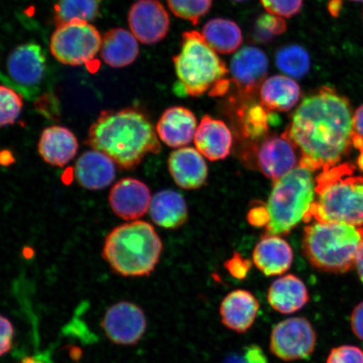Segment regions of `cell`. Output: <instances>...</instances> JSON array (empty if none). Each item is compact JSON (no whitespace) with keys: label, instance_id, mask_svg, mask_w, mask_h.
Instances as JSON below:
<instances>
[{"label":"cell","instance_id":"cell-1","mask_svg":"<svg viewBox=\"0 0 363 363\" xmlns=\"http://www.w3.org/2000/svg\"><path fill=\"white\" fill-rule=\"evenodd\" d=\"M351 102L324 86L303 99L284 133L299 154L298 165L315 172L340 164L352 147Z\"/></svg>","mask_w":363,"mask_h":363},{"label":"cell","instance_id":"cell-2","mask_svg":"<svg viewBox=\"0 0 363 363\" xmlns=\"http://www.w3.org/2000/svg\"><path fill=\"white\" fill-rule=\"evenodd\" d=\"M86 143L125 170L135 169L148 154L161 151L152 122L134 108L102 111L90 126Z\"/></svg>","mask_w":363,"mask_h":363},{"label":"cell","instance_id":"cell-3","mask_svg":"<svg viewBox=\"0 0 363 363\" xmlns=\"http://www.w3.org/2000/svg\"><path fill=\"white\" fill-rule=\"evenodd\" d=\"M350 163H340L315 178V198L303 221L363 225V177Z\"/></svg>","mask_w":363,"mask_h":363},{"label":"cell","instance_id":"cell-4","mask_svg":"<svg viewBox=\"0 0 363 363\" xmlns=\"http://www.w3.org/2000/svg\"><path fill=\"white\" fill-rule=\"evenodd\" d=\"M172 62L178 79L176 89L180 94L199 97L206 93L220 96L228 92L230 71L199 31H185L180 51Z\"/></svg>","mask_w":363,"mask_h":363},{"label":"cell","instance_id":"cell-5","mask_svg":"<svg viewBox=\"0 0 363 363\" xmlns=\"http://www.w3.org/2000/svg\"><path fill=\"white\" fill-rule=\"evenodd\" d=\"M162 252V242L154 227L136 220L116 227L107 235L102 256L116 274L138 278L155 270Z\"/></svg>","mask_w":363,"mask_h":363},{"label":"cell","instance_id":"cell-6","mask_svg":"<svg viewBox=\"0 0 363 363\" xmlns=\"http://www.w3.org/2000/svg\"><path fill=\"white\" fill-rule=\"evenodd\" d=\"M303 230V255L315 269L346 274L356 267L363 227L340 222L311 221Z\"/></svg>","mask_w":363,"mask_h":363},{"label":"cell","instance_id":"cell-7","mask_svg":"<svg viewBox=\"0 0 363 363\" xmlns=\"http://www.w3.org/2000/svg\"><path fill=\"white\" fill-rule=\"evenodd\" d=\"M312 174V171L298 165L274 182L266 206L269 215L267 234L287 235L305 220L315 198V179Z\"/></svg>","mask_w":363,"mask_h":363},{"label":"cell","instance_id":"cell-8","mask_svg":"<svg viewBox=\"0 0 363 363\" xmlns=\"http://www.w3.org/2000/svg\"><path fill=\"white\" fill-rule=\"evenodd\" d=\"M102 38L89 22L74 21L57 26L50 50L62 65L78 67L93 61L101 48Z\"/></svg>","mask_w":363,"mask_h":363},{"label":"cell","instance_id":"cell-9","mask_svg":"<svg viewBox=\"0 0 363 363\" xmlns=\"http://www.w3.org/2000/svg\"><path fill=\"white\" fill-rule=\"evenodd\" d=\"M317 335L305 317L288 318L274 325L270 335L272 355L285 362L308 359L314 352Z\"/></svg>","mask_w":363,"mask_h":363},{"label":"cell","instance_id":"cell-10","mask_svg":"<svg viewBox=\"0 0 363 363\" xmlns=\"http://www.w3.org/2000/svg\"><path fill=\"white\" fill-rule=\"evenodd\" d=\"M101 328L113 343L133 346L146 333L147 321L142 308L131 302L121 301L108 308Z\"/></svg>","mask_w":363,"mask_h":363},{"label":"cell","instance_id":"cell-11","mask_svg":"<svg viewBox=\"0 0 363 363\" xmlns=\"http://www.w3.org/2000/svg\"><path fill=\"white\" fill-rule=\"evenodd\" d=\"M269 60L264 52L255 47L240 49L231 59L230 72L240 101L250 102L265 81Z\"/></svg>","mask_w":363,"mask_h":363},{"label":"cell","instance_id":"cell-12","mask_svg":"<svg viewBox=\"0 0 363 363\" xmlns=\"http://www.w3.org/2000/svg\"><path fill=\"white\" fill-rule=\"evenodd\" d=\"M130 33L139 42L152 45L160 43L169 33L170 17L157 0H138L128 13Z\"/></svg>","mask_w":363,"mask_h":363},{"label":"cell","instance_id":"cell-13","mask_svg":"<svg viewBox=\"0 0 363 363\" xmlns=\"http://www.w3.org/2000/svg\"><path fill=\"white\" fill-rule=\"evenodd\" d=\"M298 151L284 134L267 136L257 149V164L267 179H282L298 166Z\"/></svg>","mask_w":363,"mask_h":363},{"label":"cell","instance_id":"cell-14","mask_svg":"<svg viewBox=\"0 0 363 363\" xmlns=\"http://www.w3.org/2000/svg\"><path fill=\"white\" fill-rule=\"evenodd\" d=\"M47 59L40 45L28 43L18 45L7 60V71L13 82L23 89L38 87L43 81Z\"/></svg>","mask_w":363,"mask_h":363},{"label":"cell","instance_id":"cell-15","mask_svg":"<svg viewBox=\"0 0 363 363\" xmlns=\"http://www.w3.org/2000/svg\"><path fill=\"white\" fill-rule=\"evenodd\" d=\"M151 201V192L147 184L133 178L118 182L108 196L113 212L125 220L143 217L149 210Z\"/></svg>","mask_w":363,"mask_h":363},{"label":"cell","instance_id":"cell-16","mask_svg":"<svg viewBox=\"0 0 363 363\" xmlns=\"http://www.w3.org/2000/svg\"><path fill=\"white\" fill-rule=\"evenodd\" d=\"M259 310V301L252 292L233 290L220 303L221 323L235 333H246L255 323Z\"/></svg>","mask_w":363,"mask_h":363},{"label":"cell","instance_id":"cell-17","mask_svg":"<svg viewBox=\"0 0 363 363\" xmlns=\"http://www.w3.org/2000/svg\"><path fill=\"white\" fill-rule=\"evenodd\" d=\"M252 261L265 276H281L291 267L294 252L290 245L279 235L267 234L254 248Z\"/></svg>","mask_w":363,"mask_h":363},{"label":"cell","instance_id":"cell-18","mask_svg":"<svg viewBox=\"0 0 363 363\" xmlns=\"http://www.w3.org/2000/svg\"><path fill=\"white\" fill-rule=\"evenodd\" d=\"M197 128V119L191 111L174 106L162 113L156 129L163 143L172 148H179L192 142Z\"/></svg>","mask_w":363,"mask_h":363},{"label":"cell","instance_id":"cell-19","mask_svg":"<svg viewBox=\"0 0 363 363\" xmlns=\"http://www.w3.org/2000/svg\"><path fill=\"white\" fill-rule=\"evenodd\" d=\"M233 138L225 122L204 116L194 135V144L199 153L208 160H223L230 155Z\"/></svg>","mask_w":363,"mask_h":363},{"label":"cell","instance_id":"cell-20","mask_svg":"<svg viewBox=\"0 0 363 363\" xmlns=\"http://www.w3.org/2000/svg\"><path fill=\"white\" fill-rule=\"evenodd\" d=\"M169 169L175 183L184 189H197L206 184L208 167L197 149L184 147L172 152Z\"/></svg>","mask_w":363,"mask_h":363},{"label":"cell","instance_id":"cell-21","mask_svg":"<svg viewBox=\"0 0 363 363\" xmlns=\"http://www.w3.org/2000/svg\"><path fill=\"white\" fill-rule=\"evenodd\" d=\"M267 302L277 312L292 315L310 301V294L305 283L294 274L279 277L267 290Z\"/></svg>","mask_w":363,"mask_h":363},{"label":"cell","instance_id":"cell-22","mask_svg":"<svg viewBox=\"0 0 363 363\" xmlns=\"http://www.w3.org/2000/svg\"><path fill=\"white\" fill-rule=\"evenodd\" d=\"M79 143L69 129L60 125L43 130L38 143V152L48 164L59 167L70 162L78 152Z\"/></svg>","mask_w":363,"mask_h":363},{"label":"cell","instance_id":"cell-23","mask_svg":"<svg viewBox=\"0 0 363 363\" xmlns=\"http://www.w3.org/2000/svg\"><path fill=\"white\" fill-rule=\"evenodd\" d=\"M75 175L82 187L101 190L108 187L116 178V166L112 159L101 152H86L75 166Z\"/></svg>","mask_w":363,"mask_h":363},{"label":"cell","instance_id":"cell-24","mask_svg":"<svg viewBox=\"0 0 363 363\" xmlns=\"http://www.w3.org/2000/svg\"><path fill=\"white\" fill-rule=\"evenodd\" d=\"M259 95L261 104L267 111L288 112L301 101V89L293 78L274 75L263 82Z\"/></svg>","mask_w":363,"mask_h":363},{"label":"cell","instance_id":"cell-25","mask_svg":"<svg viewBox=\"0 0 363 363\" xmlns=\"http://www.w3.org/2000/svg\"><path fill=\"white\" fill-rule=\"evenodd\" d=\"M152 220L165 229H178L188 220V207L182 195L174 190L159 191L149 207Z\"/></svg>","mask_w":363,"mask_h":363},{"label":"cell","instance_id":"cell-26","mask_svg":"<svg viewBox=\"0 0 363 363\" xmlns=\"http://www.w3.org/2000/svg\"><path fill=\"white\" fill-rule=\"evenodd\" d=\"M101 53L103 61L111 67L129 66L139 55L138 40L125 29H112L102 39Z\"/></svg>","mask_w":363,"mask_h":363},{"label":"cell","instance_id":"cell-27","mask_svg":"<svg viewBox=\"0 0 363 363\" xmlns=\"http://www.w3.org/2000/svg\"><path fill=\"white\" fill-rule=\"evenodd\" d=\"M201 34L208 45L220 54L233 53L243 43L242 33L237 23L224 18L208 21Z\"/></svg>","mask_w":363,"mask_h":363},{"label":"cell","instance_id":"cell-28","mask_svg":"<svg viewBox=\"0 0 363 363\" xmlns=\"http://www.w3.org/2000/svg\"><path fill=\"white\" fill-rule=\"evenodd\" d=\"M102 0H57L53 19L57 26L74 21L89 22L99 15Z\"/></svg>","mask_w":363,"mask_h":363},{"label":"cell","instance_id":"cell-29","mask_svg":"<svg viewBox=\"0 0 363 363\" xmlns=\"http://www.w3.org/2000/svg\"><path fill=\"white\" fill-rule=\"evenodd\" d=\"M275 61L279 69L293 79L303 78L311 68L308 53L298 45H289L279 49Z\"/></svg>","mask_w":363,"mask_h":363},{"label":"cell","instance_id":"cell-30","mask_svg":"<svg viewBox=\"0 0 363 363\" xmlns=\"http://www.w3.org/2000/svg\"><path fill=\"white\" fill-rule=\"evenodd\" d=\"M238 115L242 121V133L246 138L257 140L265 138L269 129V111L259 104H242Z\"/></svg>","mask_w":363,"mask_h":363},{"label":"cell","instance_id":"cell-31","mask_svg":"<svg viewBox=\"0 0 363 363\" xmlns=\"http://www.w3.org/2000/svg\"><path fill=\"white\" fill-rule=\"evenodd\" d=\"M167 3L174 16L195 26L211 11L213 0H167Z\"/></svg>","mask_w":363,"mask_h":363},{"label":"cell","instance_id":"cell-32","mask_svg":"<svg viewBox=\"0 0 363 363\" xmlns=\"http://www.w3.org/2000/svg\"><path fill=\"white\" fill-rule=\"evenodd\" d=\"M23 108V99L15 89L0 85V127L13 125Z\"/></svg>","mask_w":363,"mask_h":363},{"label":"cell","instance_id":"cell-33","mask_svg":"<svg viewBox=\"0 0 363 363\" xmlns=\"http://www.w3.org/2000/svg\"><path fill=\"white\" fill-rule=\"evenodd\" d=\"M287 30L284 18L265 13L258 18L256 23L257 38L266 42L274 38V36L282 35Z\"/></svg>","mask_w":363,"mask_h":363},{"label":"cell","instance_id":"cell-34","mask_svg":"<svg viewBox=\"0 0 363 363\" xmlns=\"http://www.w3.org/2000/svg\"><path fill=\"white\" fill-rule=\"evenodd\" d=\"M266 11L281 18H291L301 12L303 0H260Z\"/></svg>","mask_w":363,"mask_h":363},{"label":"cell","instance_id":"cell-35","mask_svg":"<svg viewBox=\"0 0 363 363\" xmlns=\"http://www.w3.org/2000/svg\"><path fill=\"white\" fill-rule=\"evenodd\" d=\"M326 363H363V352L359 347L344 345L331 350Z\"/></svg>","mask_w":363,"mask_h":363},{"label":"cell","instance_id":"cell-36","mask_svg":"<svg viewBox=\"0 0 363 363\" xmlns=\"http://www.w3.org/2000/svg\"><path fill=\"white\" fill-rule=\"evenodd\" d=\"M224 363H269L262 349L257 345L252 344L244 347L242 352L231 354Z\"/></svg>","mask_w":363,"mask_h":363},{"label":"cell","instance_id":"cell-37","mask_svg":"<svg viewBox=\"0 0 363 363\" xmlns=\"http://www.w3.org/2000/svg\"><path fill=\"white\" fill-rule=\"evenodd\" d=\"M15 329L8 318L0 315V357L6 355L11 350Z\"/></svg>","mask_w":363,"mask_h":363},{"label":"cell","instance_id":"cell-38","mask_svg":"<svg viewBox=\"0 0 363 363\" xmlns=\"http://www.w3.org/2000/svg\"><path fill=\"white\" fill-rule=\"evenodd\" d=\"M225 267L235 279L242 280L247 278L249 271L251 270L252 262L244 259L238 253H235L234 256L225 263Z\"/></svg>","mask_w":363,"mask_h":363},{"label":"cell","instance_id":"cell-39","mask_svg":"<svg viewBox=\"0 0 363 363\" xmlns=\"http://www.w3.org/2000/svg\"><path fill=\"white\" fill-rule=\"evenodd\" d=\"M352 143V147L363 150V104L353 113Z\"/></svg>","mask_w":363,"mask_h":363},{"label":"cell","instance_id":"cell-40","mask_svg":"<svg viewBox=\"0 0 363 363\" xmlns=\"http://www.w3.org/2000/svg\"><path fill=\"white\" fill-rule=\"evenodd\" d=\"M351 326L354 335L363 342V301L354 308L351 315Z\"/></svg>","mask_w":363,"mask_h":363},{"label":"cell","instance_id":"cell-41","mask_svg":"<svg viewBox=\"0 0 363 363\" xmlns=\"http://www.w3.org/2000/svg\"><path fill=\"white\" fill-rule=\"evenodd\" d=\"M248 220L250 224L254 226L262 227L266 226L269 222V215L266 207H255L253 208L248 214Z\"/></svg>","mask_w":363,"mask_h":363},{"label":"cell","instance_id":"cell-42","mask_svg":"<svg viewBox=\"0 0 363 363\" xmlns=\"http://www.w3.org/2000/svg\"><path fill=\"white\" fill-rule=\"evenodd\" d=\"M356 267L358 275H359V278L363 284V243L359 250V252H358L356 262Z\"/></svg>","mask_w":363,"mask_h":363},{"label":"cell","instance_id":"cell-43","mask_svg":"<svg viewBox=\"0 0 363 363\" xmlns=\"http://www.w3.org/2000/svg\"><path fill=\"white\" fill-rule=\"evenodd\" d=\"M342 9V2L340 0H333L329 4V11L331 15L337 16Z\"/></svg>","mask_w":363,"mask_h":363},{"label":"cell","instance_id":"cell-44","mask_svg":"<svg viewBox=\"0 0 363 363\" xmlns=\"http://www.w3.org/2000/svg\"><path fill=\"white\" fill-rule=\"evenodd\" d=\"M70 356L74 360H79L82 356V351L79 348L74 347L70 351Z\"/></svg>","mask_w":363,"mask_h":363},{"label":"cell","instance_id":"cell-45","mask_svg":"<svg viewBox=\"0 0 363 363\" xmlns=\"http://www.w3.org/2000/svg\"><path fill=\"white\" fill-rule=\"evenodd\" d=\"M361 155L359 158H358V166H359L360 169L363 171V150L360 151Z\"/></svg>","mask_w":363,"mask_h":363},{"label":"cell","instance_id":"cell-46","mask_svg":"<svg viewBox=\"0 0 363 363\" xmlns=\"http://www.w3.org/2000/svg\"><path fill=\"white\" fill-rule=\"evenodd\" d=\"M351 1H354V2H363V0H351Z\"/></svg>","mask_w":363,"mask_h":363},{"label":"cell","instance_id":"cell-47","mask_svg":"<svg viewBox=\"0 0 363 363\" xmlns=\"http://www.w3.org/2000/svg\"><path fill=\"white\" fill-rule=\"evenodd\" d=\"M233 1L242 2L244 1V0H233Z\"/></svg>","mask_w":363,"mask_h":363},{"label":"cell","instance_id":"cell-48","mask_svg":"<svg viewBox=\"0 0 363 363\" xmlns=\"http://www.w3.org/2000/svg\"><path fill=\"white\" fill-rule=\"evenodd\" d=\"M362 16H363V15H362Z\"/></svg>","mask_w":363,"mask_h":363}]
</instances>
